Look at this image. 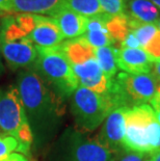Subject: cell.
<instances>
[{
    "instance_id": "cell-1",
    "label": "cell",
    "mask_w": 160,
    "mask_h": 161,
    "mask_svg": "<svg viewBox=\"0 0 160 161\" xmlns=\"http://www.w3.org/2000/svg\"><path fill=\"white\" fill-rule=\"evenodd\" d=\"M16 87L31 128L33 142L36 139L40 143L58 126L63 114L60 99L32 69L20 72Z\"/></svg>"
},
{
    "instance_id": "cell-2",
    "label": "cell",
    "mask_w": 160,
    "mask_h": 161,
    "mask_svg": "<svg viewBox=\"0 0 160 161\" xmlns=\"http://www.w3.org/2000/svg\"><path fill=\"white\" fill-rule=\"evenodd\" d=\"M36 48L37 58L32 70L40 75L60 100L72 97L79 86V81L60 44L49 48L37 46Z\"/></svg>"
},
{
    "instance_id": "cell-3",
    "label": "cell",
    "mask_w": 160,
    "mask_h": 161,
    "mask_svg": "<svg viewBox=\"0 0 160 161\" xmlns=\"http://www.w3.org/2000/svg\"><path fill=\"white\" fill-rule=\"evenodd\" d=\"M124 150L144 154L160 150V124L151 105L126 109Z\"/></svg>"
},
{
    "instance_id": "cell-4",
    "label": "cell",
    "mask_w": 160,
    "mask_h": 161,
    "mask_svg": "<svg viewBox=\"0 0 160 161\" xmlns=\"http://www.w3.org/2000/svg\"><path fill=\"white\" fill-rule=\"evenodd\" d=\"M0 130L17 139L22 155H28L33 135L18 90L14 85L0 90Z\"/></svg>"
},
{
    "instance_id": "cell-5",
    "label": "cell",
    "mask_w": 160,
    "mask_h": 161,
    "mask_svg": "<svg viewBox=\"0 0 160 161\" xmlns=\"http://www.w3.org/2000/svg\"><path fill=\"white\" fill-rule=\"evenodd\" d=\"M52 161H115L109 150L77 129L68 128L51 152Z\"/></svg>"
},
{
    "instance_id": "cell-6",
    "label": "cell",
    "mask_w": 160,
    "mask_h": 161,
    "mask_svg": "<svg viewBox=\"0 0 160 161\" xmlns=\"http://www.w3.org/2000/svg\"><path fill=\"white\" fill-rule=\"evenodd\" d=\"M0 53L13 70L33 69L37 58L35 44L18 26L15 18L6 17L0 27Z\"/></svg>"
},
{
    "instance_id": "cell-7",
    "label": "cell",
    "mask_w": 160,
    "mask_h": 161,
    "mask_svg": "<svg viewBox=\"0 0 160 161\" xmlns=\"http://www.w3.org/2000/svg\"><path fill=\"white\" fill-rule=\"evenodd\" d=\"M115 108L119 107L110 96L97 94L81 85L72 95L71 111L76 125L83 131L97 129Z\"/></svg>"
},
{
    "instance_id": "cell-8",
    "label": "cell",
    "mask_w": 160,
    "mask_h": 161,
    "mask_svg": "<svg viewBox=\"0 0 160 161\" xmlns=\"http://www.w3.org/2000/svg\"><path fill=\"white\" fill-rule=\"evenodd\" d=\"M157 84L150 74H117L109 96L118 107H133L150 103L155 97Z\"/></svg>"
},
{
    "instance_id": "cell-9",
    "label": "cell",
    "mask_w": 160,
    "mask_h": 161,
    "mask_svg": "<svg viewBox=\"0 0 160 161\" xmlns=\"http://www.w3.org/2000/svg\"><path fill=\"white\" fill-rule=\"evenodd\" d=\"M128 107H119L112 110L105 121L96 138L112 154L124 151L125 112Z\"/></svg>"
},
{
    "instance_id": "cell-10",
    "label": "cell",
    "mask_w": 160,
    "mask_h": 161,
    "mask_svg": "<svg viewBox=\"0 0 160 161\" xmlns=\"http://www.w3.org/2000/svg\"><path fill=\"white\" fill-rule=\"evenodd\" d=\"M72 68L79 81V85L86 87L97 94L109 96L112 80L108 79L104 75L96 57L91 58L77 66H72Z\"/></svg>"
},
{
    "instance_id": "cell-11",
    "label": "cell",
    "mask_w": 160,
    "mask_h": 161,
    "mask_svg": "<svg viewBox=\"0 0 160 161\" xmlns=\"http://www.w3.org/2000/svg\"><path fill=\"white\" fill-rule=\"evenodd\" d=\"M28 36L35 46L43 48L57 46L64 40L55 20L41 15H35V26Z\"/></svg>"
},
{
    "instance_id": "cell-12",
    "label": "cell",
    "mask_w": 160,
    "mask_h": 161,
    "mask_svg": "<svg viewBox=\"0 0 160 161\" xmlns=\"http://www.w3.org/2000/svg\"><path fill=\"white\" fill-rule=\"evenodd\" d=\"M154 59L142 49H117L118 68L128 74H149Z\"/></svg>"
},
{
    "instance_id": "cell-13",
    "label": "cell",
    "mask_w": 160,
    "mask_h": 161,
    "mask_svg": "<svg viewBox=\"0 0 160 161\" xmlns=\"http://www.w3.org/2000/svg\"><path fill=\"white\" fill-rule=\"evenodd\" d=\"M50 17L55 20L63 39H76L82 36L86 31L88 18L70 9L58 8L51 14Z\"/></svg>"
},
{
    "instance_id": "cell-14",
    "label": "cell",
    "mask_w": 160,
    "mask_h": 161,
    "mask_svg": "<svg viewBox=\"0 0 160 161\" xmlns=\"http://www.w3.org/2000/svg\"><path fill=\"white\" fill-rule=\"evenodd\" d=\"M126 17L137 23L156 24L160 19V11L151 0H124Z\"/></svg>"
},
{
    "instance_id": "cell-15",
    "label": "cell",
    "mask_w": 160,
    "mask_h": 161,
    "mask_svg": "<svg viewBox=\"0 0 160 161\" xmlns=\"http://www.w3.org/2000/svg\"><path fill=\"white\" fill-rule=\"evenodd\" d=\"M71 66H77L91 58L96 57L95 48L91 47L83 36L68 40L60 44Z\"/></svg>"
},
{
    "instance_id": "cell-16",
    "label": "cell",
    "mask_w": 160,
    "mask_h": 161,
    "mask_svg": "<svg viewBox=\"0 0 160 161\" xmlns=\"http://www.w3.org/2000/svg\"><path fill=\"white\" fill-rule=\"evenodd\" d=\"M62 0H11L12 13L51 16Z\"/></svg>"
},
{
    "instance_id": "cell-17",
    "label": "cell",
    "mask_w": 160,
    "mask_h": 161,
    "mask_svg": "<svg viewBox=\"0 0 160 161\" xmlns=\"http://www.w3.org/2000/svg\"><path fill=\"white\" fill-rule=\"evenodd\" d=\"M95 53L102 72L108 79L113 80L119 70L117 64V48L112 46L97 48L95 49Z\"/></svg>"
},
{
    "instance_id": "cell-18",
    "label": "cell",
    "mask_w": 160,
    "mask_h": 161,
    "mask_svg": "<svg viewBox=\"0 0 160 161\" xmlns=\"http://www.w3.org/2000/svg\"><path fill=\"white\" fill-rule=\"evenodd\" d=\"M58 8L70 9L86 18L103 15V11L98 0H62L57 6V8Z\"/></svg>"
},
{
    "instance_id": "cell-19",
    "label": "cell",
    "mask_w": 160,
    "mask_h": 161,
    "mask_svg": "<svg viewBox=\"0 0 160 161\" xmlns=\"http://www.w3.org/2000/svg\"><path fill=\"white\" fill-rule=\"evenodd\" d=\"M105 26L108 33L113 39L114 42L122 43L128 35L130 29H129L128 19L126 15L120 16H107L105 15Z\"/></svg>"
},
{
    "instance_id": "cell-20",
    "label": "cell",
    "mask_w": 160,
    "mask_h": 161,
    "mask_svg": "<svg viewBox=\"0 0 160 161\" xmlns=\"http://www.w3.org/2000/svg\"><path fill=\"white\" fill-rule=\"evenodd\" d=\"M128 19V18H127ZM129 29L138 40L141 47L144 49V47L151 41V39L155 36V33L158 31V27L156 24H145L137 23L135 21H131L128 19Z\"/></svg>"
},
{
    "instance_id": "cell-21",
    "label": "cell",
    "mask_w": 160,
    "mask_h": 161,
    "mask_svg": "<svg viewBox=\"0 0 160 161\" xmlns=\"http://www.w3.org/2000/svg\"><path fill=\"white\" fill-rule=\"evenodd\" d=\"M84 40L90 44L95 49L102 47L112 46L115 43L113 39L108 33L107 29H100V30H87L82 36Z\"/></svg>"
},
{
    "instance_id": "cell-22",
    "label": "cell",
    "mask_w": 160,
    "mask_h": 161,
    "mask_svg": "<svg viewBox=\"0 0 160 161\" xmlns=\"http://www.w3.org/2000/svg\"><path fill=\"white\" fill-rule=\"evenodd\" d=\"M21 154V147L16 138L6 134H0V161L8 158L13 153Z\"/></svg>"
},
{
    "instance_id": "cell-23",
    "label": "cell",
    "mask_w": 160,
    "mask_h": 161,
    "mask_svg": "<svg viewBox=\"0 0 160 161\" xmlns=\"http://www.w3.org/2000/svg\"><path fill=\"white\" fill-rule=\"evenodd\" d=\"M103 14L107 16L124 15L125 2L124 0H98Z\"/></svg>"
},
{
    "instance_id": "cell-24",
    "label": "cell",
    "mask_w": 160,
    "mask_h": 161,
    "mask_svg": "<svg viewBox=\"0 0 160 161\" xmlns=\"http://www.w3.org/2000/svg\"><path fill=\"white\" fill-rule=\"evenodd\" d=\"M144 50L154 60H160V30L155 33L151 41L144 47Z\"/></svg>"
},
{
    "instance_id": "cell-25",
    "label": "cell",
    "mask_w": 160,
    "mask_h": 161,
    "mask_svg": "<svg viewBox=\"0 0 160 161\" xmlns=\"http://www.w3.org/2000/svg\"><path fill=\"white\" fill-rule=\"evenodd\" d=\"M119 159L118 161H149L150 154L132 152V151L124 150L118 153Z\"/></svg>"
},
{
    "instance_id": "cell-26",
    "label": "cell",
    "mask_w": 160,
    "mask_h": 161,
    "mask_svg": "<svg viewBox=\"0 0 160 161\" xmlns=\"http://www.w3.org/2000/svg\"><path fill=\"white\" fill-rule=\"evenodd\" d=\"M120 45H121V48H132V49L141 48L138 40L136 39V36L131 31H129V33L126 36L124 41L120 44Z\"/></svg>"
},
{
    "instance_id": "cell-27",
    "label": "cell",
    "mask_w": 160,
    "mask_h": 161,
    "mask_svg": "<svg viewBox=\"0 0 160 161\" xmlns=\"http://www.w3.org/2000/svg\"><path fill=\"white\" fill-rule=\"evenodd\" d=\"M149 74L154 78L156 84L160 83V60H154Z\"/></svg>"
},
{
    "instance_id": "cell-28",
    "label": "cell",
    "mask_w": 160,
    "mask_h": 161,
    "mask_svg": "<svg viewBox=\"0 0 160 161\" xmlns=\"http://www.w3.org/2000/svg\"><path fill=\"white\" fill-rule=\"evenodd\" d=\"M151 103V106L153 108V110L155 112V115H156V119H157L158 123L160 124V102L157 100V99L153 98L152 101L150 102Z\"/></svg>"
},
{
    "instance_id": "cell-29",
    "label": "cell",
    "mask_w": 160,
    "mask_h": 161,
    "mask_svg": "<svg viewBox=\"0 0 160 161\" xmlns=\"http://www.w3.org/2000/svg\"><path fill=\"white\" fill-rule=\"evenodd\" d=\"M1 161H28V160H27L26 157L24 155H22V154H20V153H13L12 155H9L8 157V158L3 159Z\"/></svg>"
},
{
    "instance_id": "cell-30",
    "label": "cell",
    "mask_w": 160,
    "mask_h": 161,
    "mask_svg": "<svg viewBox=\"0 0 160 161\" xmlns=\"http://www.w3.org/2000/svg\"><path fill=\"white\" fill-rule=\"evenodd\" d=\"M0 8L5 13H12V2L11 0H0Z\"/></svg>"
},
{
    "instance_id": "cell-31",
    "label": "cell",
    "mask_w": 160,
    "mask_h": 161,
    "mask_svg": "<svg viewBox=\"0 0 160 161\" xmlns=\"http://www.w3.org/2000/svg\"><path fill=\"white\" fill-rule=\"evenodd\" d=\"M149 161H160V150L150 154Z\"/></svg>"
},
{
    "instance_id": "cell-32",
    "label": "cell",
    "mask_w": 160,
    "mask_h": 161,
    "mask_svg": "<svg viewBox=\"0 0 160 161\" xmlns=\"http://www.w3.org/2000/svg\"><path fill=\"white\" fill-rule=\"evenodd\" d=\"M4 73V66L2 64V60H1V53H0V76Z\"/></svg>"
},
{
    "instance_id": "cell-33",
    "label": "cell",
    "mask_w": 160,
    "mask_h": 161,
    "mask_svg": "<svg viewBox=\"0 0 160 161\" xmlns=\"http://www.w3.org/2000/svg\"><path fill=\"white\" fill-rule=\"evenodd\" d=\"M151 1L154 3V4L156 5V8L160 11V0H151Z\"/></svg>"
},
{
    "instance_id": "cell-34",
    "label": "cell",
    "mask_w": 160,
    "mask_h": 161,
    "mask_svg": "<svg viewBox=\"0 0 160 161\" xmlns=\"http://www.w3.org/2000/svg\"><path fill=\"white\" fill-rule=\"evenodd\" d=\"M6 14H8V13H5L4 11H2V9L0 8V17H1V16H4V15H6Z\"/></svg>"
},
{
    "instance_id": "cell-35",
    "label": "cell",
    "mask_w": 160,
    "mask_h": 161,
    "mask_svg": "<svg viewBox=\"0 0 160 161\" xmlns=\"http://www.w3.org/2000/svg\"><path fill=\"white\" fill-rule=\"evenodd\" d=\"M156 25H157V27H158V29L160 30V19L158 20V22L156 23Z\"/></svg>"
}]
</instances>
